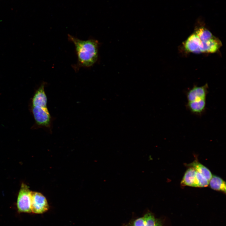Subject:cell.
Wrapping results in <instances>:
<instances>
[{
	"instance_id": "cell-1",
	"label": "cell",
	"mask_w": 226,
	"mask_h": 226,
	"mask_svg": "<svg viewBox=\"0 0 226 226\" xmlns=\"http://www.w3.org/2000/svg\"><path fill=\"white\" fill-rule=\"evenodd\" d=\"M68 39L73 44L77 56V63L73 66L75 71H78L81 67H91L96 62L99 45L97 40L93 39L82 40L69 34Z\"/></svg>"
},
{
	"instance_id": "cell-2",
	"label": "cell",
	"mask_w": 226,
	"mask_h": 226,
	"mask_svg": "<svg viewBox=\"0 0 226 226\" xmlns=\"http://www.w3.org/2000/svg\"><path fill=\"white\" fill-rule=\"evenodd\" d=\"M42 83L34 94L31 101V110L35 125L51 133L53 118L47 107V98L45 92L46 85Z\"/></svg>"
},
{
	"instance_id": "cell-3",
	"label": "cell",
	"mask_w": 226,
	"mask_h": 226,
	"mask_svg": "<svg viewBox=\"0 0 226 226\" xmlns=\"http://www.w3.org/2000/svg\"><path fill=\"white\" fill-rule=\"evenodd\" d=\"M31 191L26 185L24 183L22 184L17 203L19 212L28 213L32 212Z\"/></svg>"
},
{
	"instance_id": "cell-4",
	"label": "cell",
	"mask_w": 226,
	"mask_h": 226,
	"mask_svg": "<svg viewBox=\"0 0 226 226\" xmlns=\"http://www.w3.org/2000/svg\"><path fill=\"white\" fill-rule=\"evenodd\" d=\"M31 210L35 213H42L47 211L49 206L46 197L41 193L31 191Z\"/></svg>"
},
{
	"instance_id": "cell-5",
	"label": "cell",
	"mask_w": 226,
	"mask_h": 226,
	"mask_svg": "<svg viewBox=\"0 0 226 226\" xmlns=\"http://www.w3.org/2000/svg\"><path fill=\"white\" fill-rule=\"evenodd\" d=\"M208 89L207 83L201 86L194 85L186 93L187 102L198 101L206 99L208 93Z\"/></svg>"
},
{
	"instance_id": "cell-6",
	"label": "cell",
	"mask_w": 226,
	"mask_h": 226,
	"mask_svg": "<svg viewBox=\"0 0 226 226\" xmlns=\"http://www.w3.org/2000/svg\"><path fill=\"white\" fill-rule=\"evenodd\" d=\"M222 45L221 41L214 36L212 38L202 40L200 48V53H214L218 51Z\"/></svg>"
},
{
	"instance_id": "cell-7",
	"label": "cell",
	"mask_w": 226,
	"mask_h": 226,
	"mask_svg": "<svg viewBox=\"0 0 226 226\" xmlns=\"http://www.w3.org/2000/svg\"><path fill=\"white\" fill-rule=\"evenodd\" d=\"M202 40L194 32L190 35L183 43L184 48L188 52L199 53Z\"/></svg>"
},
{
	"instance_id": "cell-8",
	"label": "cell",
	"mask_w": 226,
	"mask_h": 226,
	"mask_svg": "<svg viewBox=\"0 0 226 226\" xmlns=\"http://www.w3.org/2000/svg\"><path fill=\"white\" fill-rule=\"evenodd\" d=\"M206 99L198 101L187 102L186 106L191 113L199 116L202 115L206 109Z\"/></svg>"
},
{
	"instance_id": "cell-9",
	"label": "cell",
	"mask_w": 226,
	"mask_h": 226,
	"mask_svg": "<svg viewBox=\"0 0 226 226\" xmlns=\"http://www.w3.org/2000/svg\"><path fill=\"white\" fill-rule=\"evenodd\" d=\"M196 172L193 168L189 167L185 173L181 182V185L183 186L197 187Z\"/></svg>"
},
{
	"instance_id": "cell-10",
	"label": "cell",
	"mask_w": 226,
	"mask_h": 226,
	"mask_svg": "<svg viewBox=\"0 0 226 226\" xmlns=\"http://www.w3.org/2000/svg\"><path fill=\"white\" fill-rule=\"evenodd\" d=\"M186 166L193 168L204 176L209 182L212 176L211 172L208 169L199 163L198 160L196 159L192 163L187 164Z\"/></svg>"
},
{
	"instance_id": "cell-11",
	"label": "cell",
	"mask_w": 226,
	"mask_h": 226,
	"mask_svg": "<svg viewBox=\"0 0 226 226\" xmlns=\"http://www.w3.org/2000/svg\"><path fill=\"white\" fill-rule=\"evenodd\" d=\"M213 189L226 193V183L222 178L216 175H212L209 183Z\"/></svg>"
},
{
	"instance_id": "cell-12",
	"label": "cell",
	"mask_w": 226,
	"mask_h": 226,
	"mask_svg": "<svg viewBox=\"0 0 226 226\" xmlns=\"http://www.w3.org/2000/svg\"><path fill=\"white\" fill-rule=\"evenodd\" d=\"M144 226H163L162 221L155 218L151 212H148L143 216Z\"/></svg>"
},
{
	"instance_id": "cell-13",
	"label": "cell",
	"mask_w": 226,
	"mask_h": 226,
	"mask_svg": "<svg viewBox=\"0 0 226 226\" xmlns=\"http://www.w3.org/2000/svg\"><path fill=\"white\" fill-rule=\"evenodd\" d=\"M194 32L198 36L201 40L209 39L214 36L209 30L204 27L196 28Z\"/></svg>"
},
{
	"instance_id": "cell-14",
	"label": "cell",
	"mask_w": 226,
	"mask_h": 226,
	"mask_svg": "<svg viewBox=\"0 0 226 226\" xmlns=\"http://www.w3.org/2000/svg\"><path fill=\"white\" fill-rule=\"evenodd\" d=\"M196 177L197 187H206L209 185V182L207 180L197 171L196 172Z\"/></svg>"
},
{
	"instance_id": "cell-15",
	"label": "cell",
	"mask_w": 226,
	"mask_h": 226,
	"mask_svg": "<svg viewBox=\"0 0 226 226\" xmlns=\"http://www.w3.org/2000/svg\"></svg>"
}]
</instances>
